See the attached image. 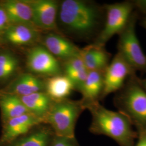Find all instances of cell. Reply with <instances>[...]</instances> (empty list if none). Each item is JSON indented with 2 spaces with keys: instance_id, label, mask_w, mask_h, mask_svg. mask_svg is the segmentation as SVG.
<instances>
[{
  "instance_id": "18",
  "label": "cell",
  "mask_w": 146,
  "mask_h": 146,
  "mask_svg": "<svg viewBox=\"0 0 146 146\" xmlns=\"http://www.w3.org/2000/svg\"><path fill=\"white\" fill-rule=\"evenodd\" d=\"M28 111L43 123L54 100L45 92L20 97Z\"/></svg>"
},
{
  "instance_id": "5",
  "label": "cell",
  "mask_w": 146,
  "mask_h": 146,
  "mask_svg": "<svg viewBox=\"0 0 146 146\" xmlns=\"http://www.w3.org/2000/svg\"><path fill=\"white\" fill-rule=\"evenodd\" d=\"M137 12L134 11L124 29L118 35L117 52L135 71L146 73V55L136 33Z\"/></svg>"
},
{
  "instance_id": "15",
  "label": "cell",
  "mask_w": 146,
  "mask_h": 146,
  "mask_svg": "<svg viewBox=\"0 0 146 146\" xmlns=\"http://www.w3.org/2000/svg\"><path fill=\"white\" fill-rule=\"evenodd\" d=\"M80 58L90 71H104L110 62L111 55L104 47L92 44L81 49Z\"/></svg>"
},
{
  "instance_id": "17",
  "label": "cell",
  "mask_w": 146,
  "mask_h": 146,
  "mask_svg": "<svg viewBox=\"0 0 146 146\" xmlns=\"http://www.w3.org/2000/svg\"><path fill=\"white\" fill-rule=\"evenodd\" d=\"M40 30L25 25H11L5 30V36L11 43L17 46H26L38 40Z\"/></svg>"
},
{
  "instance_id": "1",
  "label": "cell",
  "mask_w": 146,
  "mask_h": 146,
  "mask_svg": "<svg viewBox=\"0 0 146 146\" xmlns=\"http://www.w3.org/2000/svg\"><path fill=\"white\" fill-rule=\"evenodd\" d=\"M86 110L92 115L90 133L110 137L119 146H135L138 134L126 116L106 108L99 102L89 105Z\"/></svg>"
},
{
  "instance_id": "22",
  "label": "cell",
  "mask_w": 146,
  "mask_h": 146,
  "mask_svg": "<svg viewBox=\"0 0 146 146\" xmlns=\"http://www.w3.org/2000/svg\"><path fill=\"white\" fill-rule=\"evenodd\" d=\"M20 62L11 52L0 54V81L7 80L12 77L19 68Z\"/></svg>"
},
{
  "instance_id": "10",
  "label": "cell",
  "mask_w": 146,
  "mask_h": 146,
  "mask_svg": "<svg viewBox=\"0 0 146 146\" xmlns=\"http://www.w3.org/2000/svg\"><path fill=\"white\" fill-rule=\"evenodd\" d=\"M43 123L41 120L31 114H27L11 119L4 123L0 146L14 141L25 134L35 125Z\"/></svg>"
},
{
  "instance_id": "6",
  "label": "cell",
  "mask_w": 146,
  "mask_h": 146,
  "mask_svg": "<svg viewBox=\"0 0 146 146\" xmlns=\"http://www.w3.org/2000/svg\"><path fill=\"white\" fill-rule=\"evenodd\" d=\"M104 8L105 12L104 25L93 44L104 47L113 37L118 35L124 29L134 8L130 1L106 4Z\"/></svg>"
},
{
  "instance_id": "12",
  "label": "cell",
  "mask_w": 146,
  "mask_h": 146,
  "mask_svg": "<svg viewBox=\"0 0 146 146\" xmlns=\"http://www.w3.org/2000/svg\"><path fill=\"white\" fill-rule=\"evenodd\" d=\"M54 136L50 126L42 123L4 146H49Z\"/></svg>"
},
{
  "instance_id": "24",
  "label": "cell",
  "mask_w": 146,
  "mask_h": 146,
  "mask_svg": "<svg viewBox=\"0 0 146 146\" xmlns=\"http://www.w3.org/2000/svg\"><path fill=\"white\" fill-rule=\"evenodd\" d=\"M10 23L5 10L3 6L0 5V31H5L10 26Z\"/></svg>"
},
{
  "instance_id": "7",
  "label": "cell",
  "mask_w": 146,
  "mask_h": 146,
  "mask_svg": "<svg viewBox=\"0 0 146 146\" xmlns=\"http://www.w3.org/2000/svg\"><path fill=\"white\" fill-rule=\"evenodd\" d=\"M136 73L123 58L116 53L104 70V89L101 100L111 93H116L123 87L127 79Z\"/></svg>"
},
{
  "instance_id": "9",
  "label": "cell",
  "mask_w": 146,
  "mask_h": 146,
  "mask_svg": "<svg viewBox=\"0 0 146 146\" xmlns=\"http://www.w3.org/2000/svg\"><path fill=\"white\" fill-rule=\"evenodd\" d=\"M31 7L34 26L39 30H52L56 25L58 2L54 0L27 1Z\"/></svg>"
},
{
  "instance_id": "14",
  "label": "cell",
  "mask_w": 146,
  "mask_h": 146,
  "mask_svg": "<svg viewBox=\"0 0 146 146\" xmlns=\"http://www.w3.org/2000/svg\"><path fill=\"white\" fill-rule=\"evenodd\" d=\"M40 92H45V82L34 74L27 73L20 75L2 92L21 97Z\"/></svg>"
},
{
  "instance_id": "23",
  "label": "cell",
  "mask_w": 146,
  "mask_h": 146,
  "mask_svg": "<svg viewBox=\"0 0 146 146\" xmlns=\"http://www.w3.org/2000/svg\"><path fill=\"white\" fill-rule=\"evenodd\" d=\"M49 146H80V145L75 137H62L54 134Z\"/></svg>"
},
{
  "instance_id": "11",
  "label": "cell",
  "mask_w": 146,
  "mask_h": 146,
  "mask_svg": "<svg viewBox=\"0 0 146 146\" xmlns=\"http://www.w3.org/2000/svg\"><path fill=\"white\" fill-rule=\"evenodd\" d=\"M43 43V47L56 58L67 61L72 58L80 57L81 49L58 34H47L44 37Z\"/></svg>"
},
{
  "instance_id": "25",
  "label": "cell",
  "mask_w": 146,
  "mask_h": 146,
  "mask_svg": "<svg viewBox=\"0 0 146 146\" xmlns=\"http://www.w3.org/2000/svg\"><path fill=\"white\" fill-rule=\"evenodd\" d=\"M134 8V11L140 12L144 16H146V0H134L131 1Z\"/></svg>"
},
{
  "instance_id": "13",
  "label": "cell",
  "mask_w": 146,
  "mask_h": 146,
  "mask_svg": "<svg viewBox=\"0 0 146 146\" xmlns=\"http://www.w3.org/2000/svg\"><path fill=\"white\" fill-rule=\"evenodd\" d=\"M104 71H90L83 84L78 89L81 102L86 110L89 105L99 102L104 89Z\"/></svg>"
},
{
  "instance_id": "28",
  "label": "cell",
  "mask_w": 146,
  "mask_h": 146,
  "mask_svg": "<svg viewBox=\"0 0 146 146\" xmlns=\"http://www.w3.org/2000/svg\"><path fill=\"white\" fill-rule=\"evenodd\" d=\"M141 26L143 27L146 30V16H144L142 20L141 23Z\"/></svg>"
},
{
  "instance_id": "27",
  "label": "cell",
  "mask_w": 146,
  "mask_h": 146,
  "mask_svg": "<svg viewBox=\"0 0 146 146\" xmlns=\"http://www.w3.org/2000/svg\"><path fill=\"white\" fill-rule=\"evenodd\" d=\"M140 82L141 84V86L142 88L145 89L146 92V78L144 79H140Z\"/></svg>"
},
{
  "instance_id": "26",
  "label": "cell",
  "mask_w": 146,
  "mask_h": 146,
  "mask_svg": "<svg viewBox=\"0 0 146 146\" xmlns=\"http://www.w3.org/2000/svg\"><path fill=\"white\" fill-rule=\"evenodd\" d=\"M137 143L135 146H146V128L137 131Z\"/></svg>"
},
{
  "instance_id": "21",
  "label": "cell",
  "mask_w": 146,
  "mask_h": 146,
  "mask_svg": "<svg viewBox=\"0 0 146 146\" xmlns=\"http://www.w3.org/2000/svg\"><path fill=\"white\" fill-rule=\"evenodd\" d=\"M66 61L65 75L73 82L75 88L78 90L87 78L89 71L80 57L72 58Z\"/></svg>"
},
{
  "instance_id": "2",
  "label": "cell",
  "mask_w": 146,
  "mask_h": 146,
  "mask_svg": "<svg viewBox=\"0 0 146 146\" xmlns=\"http://www.w3.org/2000/svg\"><path fill=\"white\" fill-rule=\"evenodd\" d=\"M101 8L93 2L82 0H64L61 2L60 19L64 26L80 35L93 34L100 25Z\"/></svg>"
},
{
  "instance_id": "16",
  "label": "cell",
  "mask_w": 146,
  "mask_h": 146,
  "mask_svg": "<svg viewBox=\"0 0 146 146\" xmlns=\"http://www.w3.org/2000/svg\"><path fill=\"white\" fill-rule=\"evenodd\" d=\"M2 5L11 25H25L35 27L33 24L31 7L27 1H7Z\"/></svg>"
},
{
  "instance_id": "4",
  "label": "cell",
  "mask_w": 146,
  "mask_h": 146,
  "mask_svg": "<svg viewBox=\"0 0 146 146\" xmlns=\"http://www.w3.org/2000/svg\"><path fill=\"white\" fill-rule=\"evenodd\" d=\"M86 110L81 100L68 98L54 100L43 123L50 126L56 135L75 137V127L81 113Z\"/></svg>"
},
{
  "instance_id": "3",
  "label": "cell",
  "mask_w": 146,
  "mask_h": 146,
  "mask_svg": "<svg viewBox=\"0 0 146 146\" xmlns=\"http://www.w3.org/2000/svg\"><path fill=\"white\" fill-rule=\"evenodd\" d=\"M114 104L117 111L128 117L136 131L146 128V92L136 73L115 93Z\"/></svg>"
},
{
  "instance_id": "19",
  "label": "cell",
  "mask_w": 146,
  "mask_h": 146,
  "mask_svg": "<svg viewBox=\"0 0 146 146\" xmlns=\"http://www.w3.org/2000/svg\"><path fill=\"white\" fill-rule=\"evenodd\" d=\"M0 109L5 123L8 120L27 114H31L19 96L0 93Z\"/></svg>"
},
{
  "instance_id": "8",
  "label": "cell",
  "mask_w": 146,
  "mask_h": 146,
  "mask_svg": "<svg viewBox=\"0 0 146 146\" xmlns=\"http://www.w3.org/2000/svg\"><path fill=\"white\" fill-rule=\"evenodd\" d=\"M26 65L34 75L52 77L61 74L58 61L43 46H37L30 49L27 55Z\"/></svg>"
},
{
  "instance_id": "20",
  "label": "cell",
  "mask_w": 146,
  "mask_h": 146,
  "mask_svg": "<svg viewBox=\"0 0 146 146\" xmlns=\"http://www.w3.org/2000/svg\"><path fill=\"white\" fill-rule=\"evenodd\" d=\"M74 89L73 82L65 75L50 77L45 83V92L53 100L67 99Z\"/></svg>"
}]
</instances>
